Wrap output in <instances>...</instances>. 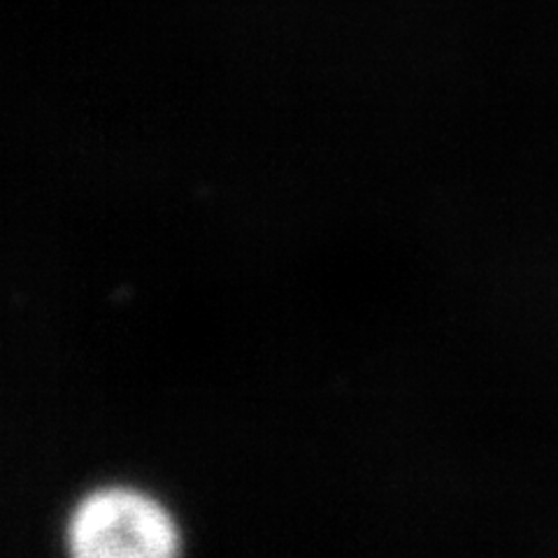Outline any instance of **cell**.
<instances>
[{
	"instance_id": "1",
	"label": "cell",
	"mask_w": 558,
	"mask_h": 558,
	"mask_svg": "<svg viewBox=\"0 0 558 558\" xmlns=\"http://www.w3.org/2000/svg\"><path fill=\"white\" fill-rule=\"evenodd\" d=\"M68 545L84 558H166L178 551L180 533L156 500L131 488H102L80 502L68 526Z\"/></svg>"
}]
</instances>
